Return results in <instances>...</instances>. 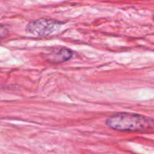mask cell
<instances>
[{
  "label": "cell",
  "instance_id": "obj_1",
  "mask_svg": "<svg viewBox=\"0 0 154 154\" xmlns=\"http://www.w3.org/2000/svg\"><path fill=\"white\" fill-rule=\"evenodd\" d=\"M105 124L108 128L121 131H145L154 127L152 119L131 112H120L107 118Z\"/></svg>",
  "mask_w": 154,
  "mask_h": 154
},
{
  "label": "cell",
  "instance_id": "obj_4",
  "mask_svg": "<svg viewBox=\"0 0 154 154\" xmlns=\"http://www.w3.org/2000/svg\"><path fill=\"white\" fill-rule=\"evenodd\" d=\"M8 34V29L3 26V25H0V39L5 38Z\"/></svg>",
  "mask_w": 154,
  "mask_h": 154
},
{
  "label": "cell",
  "instance_id": "obj_2",
  "mask_svg": "<svg viewBox=\"0 0 154 154\" xmlns=\"http://www.w3.org/2000/svg\"><path fill=\"white\" fill-rule=\"evenodd\" d=\"M63 23L50 18H40L31 21L27 26L26 31L31 35L37 36H45L56 33L62 26Z\"/></svg>",
  "mask_w": 154,
  "mask_h": 154
},
{
  "label": "cell",
  "instance_id": "obj_3",
  "mask_svg": "<svg viewBox=\"0 0 154 154\" xmlns=\"http://www.w3.org/2000/svg\"><path fill=\"white\" fill-rule=\"evenodd\" d=\"M73 53L72 50L64 47H54L45 51L43 54L44 58L51 63H61L70 60Z\"/></svg>",
  "mask_w": 154,
  "mask_h": 154
}]
</instances>
